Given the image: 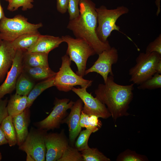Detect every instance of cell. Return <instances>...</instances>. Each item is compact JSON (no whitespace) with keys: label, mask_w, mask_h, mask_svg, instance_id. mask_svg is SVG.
<instances>
[{"label":"cell","mask_w":161,"mask_h":161,"mask_svg":"<svg viewBox=\"0 0 161 161\" xmlns=\"http://www.w3.org/2000/svg\"><path fill=\"white\" fill-rule=\"evenodd\" d=\"M54 77L45 80L34 86L27 96V108H29L36 98L46 89L54 86Z\"/></svg>","instance_id":"obj_23"},{"label":"cell","mask_w":161,"mask_h":161,"mask_svg":"<svg viewBox=\"0 0 161 161\" xmlns=\"http://www.w3.org/2000/svg\"><path fill=\"white\" fill-rule=\"evenodd\" d=\"M2 40L1 39V37H0V44H1V42L2 41Z\"/></svg>","instance_id":"obj_42"},{"label":"cell","mask_w":161,"mask_h":161,"mask_svg":"<svg viewBox=\"0 0 161 161\" xmlns=\"http://www.w3.org/2000/svg\"><path fill=\"white\" fill-rule=\"evenodd\" d=\"M98 117L94 115H89L81 111L80 124L81 127L92 131L93 133L97 131L101 127L102 123Z\"/></svg>","instance_id":"obj_25"},{"label":"cell","mask_w":161,"mask_h":161,"mask_svg":"<svg viewBox=\"0 0 161 161\" xmlns=\"http://www.w3.org/2000/svg\"><path fill=\"white\" fill-rule=\"evenodd\" d=\"M156 52L161 55V34H160L153 41L147 46L145 53H150Z\"/></svg>","instance_id":"obj_33"},{"label":"cell","mask_w":161,"mask_h":161,"mask_svg":"<svg viewBox=\"0 0 161 161\" xmlns=\"http://www.w3.org/2000/svg\"><path fill=\"white\" fill-rule=\"evenodd\" d=\"M155 71L156 73L161 74V60H160L157 64Z\"/></svg>","instance_id":"obj_37"},{"label":"cell","mask_w":161,"mask_h":161,"mask_svg":"<svg viewBox=\"0 0 161 161\" xmlns=\"http://www.w3.org/2000/svg\"><path fill=\"white\" fill-rule=\"evenodd\" d=\"M93 132L88 129L81 131L75 144V147L79 151L89 148L88 145L89 138Z\"/></svg>","instance_id":"obj_30"},{"label":"cell","mask_w":161,"mask_h":161,"mask_svg":"<svg viewBox=\"0 0 161 161\" xmlns=\"http://www.w3.org/2000/svg\"><path fill=\"white\" fill-rule=\"evenodd\" d=\"M33 0H10L8 1L7 9L13 12L21 7L23 11H26L33 8Z\"/></svg>","instance_id":"obj_31"},{"label":"cell","mask_w":161,"mask_h":161,"mask_svg":"<svg viewBox=\"0 0 161 161\" xmlns=\"http://www.w3.org/2000/svg\"><path fill=\"white\" fill-rule=\"evenodd\" d=\"M2 159V155L1 153L0 152V161Z\"/></svg>","instance_id":"obj_41"},{"label":"cell","mask_w":161,"mask_h":161,"mask_svg":"<svg viewBox=\"0 0 161 161\" xmlns=\"http://www.w3.org/2000/svg\"><path fill=\"white\" fill-rule=\"evenodd\" d=\"M7 98L0 100V125L4 119L8 115L7 109Z\"/></svg>","instance_id":"obj_34"},{"label":"cell","mask_w":161,"mask_h":161,"mask_svg":"<svg viewBox=\"0 0 161 161\" xmlns=\"http://www.w3.org/2000/svg\"><path fill=\"white\" fill-rule=\"evenodd\" d=\"M8 143L3 132L0 126V145Z\"/></svg>","instance_id":"obj_36"},{"label":"cell","mask_w":161,"mask_h":161,"mask_svg":"<svg viewBox=\"0 0 161 161\" xmlns=\"http://www.w3.org/2000/svg\"><path fill=\"white\" fill-rule=\"evenodd\" d=\"M113 76H108L104 84H99L95 91V97L107 106L114 121L119 117L129 115L127 110L133 97V83L119 84Z\"/></svg>","instance_id":"obj_2"},{"label":"cell","mask_w":161,"mask_h":161,"mask_svg":"<svg viewBox=\"0 0 161 161\" xmlns=\"http://www.w3.org/2000/svg\"><path fill=\"white\" fill-rule=\"evenodd\" d=\"M40 35L39 32L24 34L11 42V44L16 50H27L35 42Z\"/></svg>","instance_id":"obj_21"},{"label":"cell","mask_w":161,"mask_h":161,"mask_svg":"<svg viewBox=\"0 0 161 161\" xmlns=\"http://www.w3.org/2000/svg\"><path fill=\"white\" fill-rule=\"evenodd\" d=\"M5 16L4 10L1 7L0 1V20Z\"/></svg>","instance_id":"obj_39"},{"label":"cell","mask_w":161,"mask_h":161,"mask_svg":"<svg viewBox=\"0 0 161 161\" xmlns=\"http://www.w3.org/2000/svg\"><path fill=\"white\" fill-rule=\"evenodd\" d=\"M137 87L139 89L152 90L161 88V74L155 73L151 78L147 79Z\"/></svg>","instance_id":"obj_27"},{"label":"cell","mask_w":161,"mask_h":161,"mask_svg":"<svg viewBox=\"0 0 161 161\" xmlns=\"http://www.w3.org/2000/svg\"><path fill=\"white\" fill-rule=\"evenodd\" d=\"M23 51L16 50L11 69L4 81L0 86V100L15 89L17 80L23 72Z\"/></svg>","instance_id":"obj_13"},{"label":"cell","mask_w":161,"mask_h":161,"mask_svg":"<svg viewBox=\"0 0 161 161\" xmlns=\"http://www.w3.org/2000/svg\"><path fill=\"white\" fill-rule=\"evenodd\" d=\"M30 112L26 108L21 113L13 117V121L17 137V144L19 146L24 142L28 134L30 123Z\"/></svg>","instance_id":"obj_17"},{"label":"cell","mask_w":161,"mask_h":161,"mask_svg":"<svg viewBox=\"0 0 161 161\" xmlns=\"http://www.w3.org/2000/svg\"><path fill=\"white\" fill-rule=\"evenodd\" d=\"M79 0H69L67 11L69 16V20L78 16L80 14Z\"/></svg>","instance_id":"obj_32"},{"label":"cell","mask_w":161,"mask_h":161,"mask_svg":"<svg viewBox=\"0 0 161 161\" xmlns=\"http://www.w3.org/2000/svg\"><path fill=\"white\" fill-rule=\"evenodd\" d=\"M34 86V83L30 77L22 72L16 84V93L21 95L27 96Z\"/></svg>","instance_id":"obj_24"},{"label":"cell","mask_w":161,"mask_h":161,"mask_svg":"<svg viewBox=\"0 0 161 161\" xmlns=\"http://www.w3.org/2000/svg\"><path fill=\"white\" fill-rule=\"evenodd\" d=\"M74 103L69 99L55 98L50 114L43 120L36 123L35 125L38 128L47 131L59 128L62 120L67 116V110L71 108Z\"/></svg>","instance_id":"obj_9"},{"label":"cell","mask_w":161,"mask_h":161,"mask_svg":"<svg viewBox=\"0 0 161 161\" xmlns=\"http://www.w3.org/2000/svg\"><path fill=\"white\" fill-rule=\"evenodd\" d=\"M80 14L69 20L67 28L71 31L76 38L83 39L99 54L111 47L109 41L103 42L97 37V25L95 4L91 0H79Z\"/></svg>","instance_id":"obj_1"},{"label":"cell","mask_w":161,"mask_h":161,"mask_svg":"<svg viewBox=\"0 0 161 161\" xmlns=\"http://www.w3.org/2000/svg\"><path fill=\"white\" fill-rule=\"evenodd\" d=\"M13 117L8 115L3 120L0 126L10 146L17 144V140L13 121Z\"/></svg>","instance_id":"obj_22"},{"label":"cell","mask_w":161,"mask_h":161,"mask_svg":"<svg viewBox=\"0 0 161 161\" xmlns=\"http://www.w3.org/2000/svg\"><path fill=\"white\" fill-rule=\"evenodd\" d=\"M27 95H21L16 93L12 95L7 105L8 115L13 117L23 112L27 104Z\"/></svg>","instance_id":"obj_18"},{"label":"cell","mask_w":161,"mask_h":161,"mask_svg":"<svg viewBox=\"0 0 161 161\" xmlns=\"http://www.w3.org/2000/svg\"><path fill=\"white\" fill-rule=\"evenodd\" d=\"M27 158H26V161H34L35 160L33 159V158L29 154H27Z\"/></svg>","instance_id":"obj_40"},{"label":"cell","mask_w":161,"mask_h":161,"mask_svg":"<svg viewBox=\"0 0 161 161\" xmlns=\"http://www.w3.org/2000/svg\"><path fill=\"white\" fill-rule=\"evenodd\" d=\"M69 0H56V8L60 13H65L67 10Z\"/></svg>","instance_id":"obj_35"},{"label":"cell","mask_w":161,"mask_h":161,"mask_svg":"<svg viewBox=\"0 0 161 161\" xmlns=\"http://www.w3.org/2000/svg\"><path fill=\"white\" fill-rule=\"evenodd\" d=\"M98 57L93 65L86 70L85 75L92 72H95L101 76L105 83L109 74L114 76L112 72V65L116 64L118 58L117 49L114 47L104 50L98 54Z\"/></svg>","instance_id":"obj_11"},{"label":"cell","mask_w":161,"mask_h":161,"mask_svg":"<svg viewBox=\"0 0 161 161\" xmlns=\"http://www.w3.org/2000/svg\"><path fill=\"white\" fill-rule=\"evenodd\" d=\"M47 130L32 128L19 149L30 155L35 161L45 160V137Z\"/></svg>","instance_id":"obj_8"},{"label":"cell","mask_w":161,"mask_h":161,"mask_svg":"<svg viewBox=\"0 0 161 161\" xmlns=\"http://www.w3.org/2000/svg\"><path fill=\"white\" fill-rule=\"evenodd\" d=\"M161 60V55L156 52L140 53L136 59V64L129 70V81L139 85L156 73L155 68Z\"/></svg>","instance_id":"obj_7"},{"label":"cell","mask_w":161,"mask_h":161,"mask_svg":"<svg viewBox=\"0 0 161 161\" xmlns=\"http://www.w3.org/2000/svg\"><path fill=\"white\" fill-rule=\"evenodd\" d=\"M46 161H58L69 145L64 130L59 133L47 134L45 137Z\"/></svg>","instance_id":"obj_12"},{"label":"cell","mask_w":161,"mask_h":161,"mask_svg":"<svg viewBox=\"0 0 161 161\" xmlns=\"http://www.w3.org/2000/svg\"><path fill=\"white\" fill-rule=\"evenodd\" d=\"M48 54L29 52L23 53L24 66L35 67H49L48 61Z\"/></svg>","instance_id":"obj_19"},{"label":"cell","mask_w":161,"mask_h":161,"mask_svg":"<svg viewBox=\"0 0 161 161\" xmlns=\"http://www.w3.org/2000/svg\"><path fill=\"white\" fill-rule=\"evenodd\" d=\"M83 102L80 99L75 102L70 109L69 114L63 119L62 124L66 123L69 131V139L71 144H74L77 137L81 130L80 121Z\"/></svg>","instance_id":"obj_14"},{"label":"cell","mask_w":161,"mask_h":161,"mask_svg":"<svg viewBox=\"0 0 161 161\" xmlns=\"http://www.w3.org/2000/svg\"><path fill=\"white\" fill-rule=\"evenodd\" d=\"M81 154L84 161H110L108 158L97 148H90L83 150Z\"/></svg>","instance_id":"obj_26"},{"label":"cell","mask_w":161,"mask_h":161,"mask_svg":"<svg viewBox=\"0 0 161 161\" xmlns=\"http://www.w3.org/2000/svg\"><path fill=\"white\" fill-rule=\"evenodd\" d=\"M16 51L11 42L2 40L0 45V82L11 67Z\"/></svg>","instance_id":"obj_16"},{"label":"cell","mask_w":161,"mask_h":161,"mask_svg":"<svg viewBox=\"0 0 161 161\" xmlns=\"http://www.w3.org/2000/svg\"><path fill=\"white\" fill-rule=\"evenodd\" d=\"M58 161H84L80 153L75 147L69 145Z\"/></svg>","instance_id":"obj_28"},{"label":"cell","mask_w":161,"mask_h":161,"mask_svg":"<svg viewBox=\"0 0 161 161\" xmlns=\"http://www.w3.org/2000/svg\"><path fill=\"white\" fill-rule=\"evenodd\" d=\"M97 25L96 33L99 39L103 42L109 41L107 39L112 31H120V27L116 24L117 19L121 16L127 13L129 9L124 6L109 9L104 5L96 8Z\"/></svg>","instance_id":"obj_4"},{"label":"cell","mask_w":161,"mask_h":161,"mask_svg":"<svg viewBox=\"0 0 161 161\" xmlns=\"http://www.w3.org/2000/svg\"><path fill=\"white\" fill-rule=\"evenodd\" d=\"M5 0V1H7L8 2V1H10V0Z\"/></svg>","instance_id":"obj_43"},{"label":"cell","mask_w":161,"mask_h":161,"mask_svg":"<svg viewBox=\"0 0 161 161\" xmlns=\"http://www.w3.org/2000/svg\"><path fill=\"white\" fill-rule=\"evenodd\" d=\"M160 0H156L155 1V4L157 8L156 13L157 16H158L160 12Z\"/></svg>","instance_id":"obj_38"},{"label":"cell","mask_w":161,"mask_h":161,"mask_svg":"<svg viewBox=\"0 0 161 161\" xmlns=\"http://www.w3.org/2000/svg\"><path fill=\"white\" fill-rule=\"evenodd\" d=\"M86 89V87H74L72 89L79 96L84 104L81 111L89 115H94L105 119L111 117V114L106 105L94 97L91 93L88 92Z\"/></svg>","instance_id":"obj_10"},{"label":"cell","mask_w":161,"mask_h":161,"mask_svg":"<svg viewBox=\"0 0 161 161\" xmlns=\"http://www.w3.org/2000/svg\"><path fill=\"white\" fill-rule=\"evenodd\" d=\"M148 160L146 156L136 153L135 151L127 149L120 153L117 157L118 161H145Z\"/></svg>","instance_id":"obj_29"},{"label":"cell","mask_w":161,"mask_h":161,"mask_svg":"<svg viewBox=\"0 0 161 161\" xmlns=\"http://www.w3.org/2000/svg\"><path fill=\"white\" fill-rule=\"evenodd\" d=\"M64 41L61 37L41 34L35 42L26 51L49 54L51 51L58 47Z\"/></svg>","instance_id":"obj_15"},{"label":"cell","mask_w":161,"mask_h":161,"mask_svg":"<svg viewBox=\"0 0 161 161\" xmlns=\"http://www.w3.org/2000/svg\"><path fill=\"white\" fill-rule=\"evenodd\" d=\"M43 26L41 23H30L21 15L11 18L5 16L0 20V36L2 40L12 42L23 34L39 32L38 29Z\"/></svg>","instance_id":"obj_3"},{"label":"cell","mask_w":161,"mask_h":161,"mask_svg":"<svg viewBox=\"0 0 161 161\" xmlns=\"http://www.w3.org/2000/svg\"><path fill=\"white\" fill-rule=\"evenodd\" d=\"M61 60V67L54 77V86L58 90L66 92L75 86L87 88L92 85V80L84 79L73 72L70 66L72 61L68 55L62 56Z\"/></svg>","instance_id":"obj_6"},{"label":"cell","mask_w":161,"mask_h":161,"mask_svg":"<svg viewBox=\"0 0 161 161\" xmlns=\"http://www.w3.org/2000/svg\"><path fill=\"white\" fill-rule=\"evenodd\" d=\"M23 72L35 80H46L55 76L56 73L49 67H30L23 66Z\"/></svg>","instance_id":"obj_20"},{"label":"cell","mask_w":161,"mask_h":161,"mask_svg":"<svg viewBox=\"0 0 161 161\" xmlns=\"http://www.w3.org/2000/svg\"><path fill=\"white\" fill-rule=\"evenodd\" d=\"M61 37L67 44L66 54L77 66L76 74L83 77L85 75L87 61L90 56L96 54L95 51L83 39L75 38L68 35Z\"/></svg>","instance_id":"obj_5"}]
</instances>
